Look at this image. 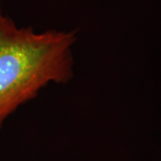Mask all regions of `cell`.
Returning a JSON list of instances; mask_svg holds the SVG:
<instances>
[{
	"label": "cell",
	"instance_id": "obj_1",
	"mask_svg": "<svg viewBox=\"0 0 161 161\" xmlns=\"http://www.w3.org/2000/svg\"><path fill=\"white\" fill-rule=\"evenodd\" d=\"M76 41L75 30L37 32L18 26L0 8V130L46 87L74 78Z\"/></svg>",
	"mask_w": 161,
	"mask_h": 161
}]
</instances>
